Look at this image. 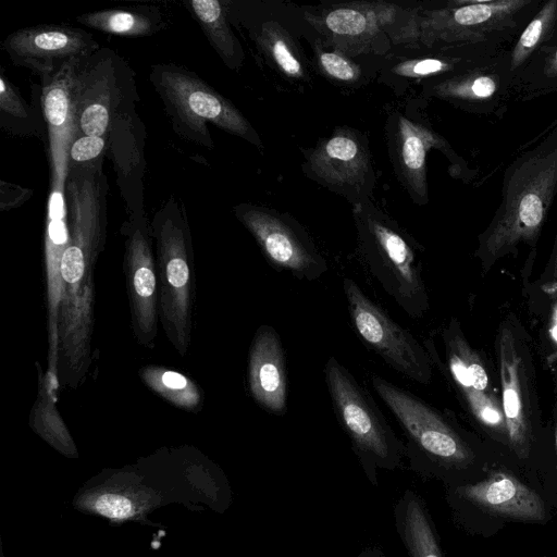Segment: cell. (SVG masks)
Returning a JSON list of instances; mask_svg holds the SVG:
<instances>
[{
	"mask_svg": "<svg viewBox=\"0 0 557 557\" xmlns=\"http://www.w3.org/2000/svg\"><path fill=\"white\" fill-rule=\"evenodd\" d=\"M504 171L500 203L478 237L486 273L519 245L534 247L557 195V117Z\"/></svg>",
	"mask_w": 557,
	"mask_h": 557,
	"instance_id": "6da1fadb",
	"label": "cell"
},
{
	"mask_svg": "<svg viewBox=\"0 0 557 557\" xmlns=\"http://www.w3.org/2000/svg\"><path fill=\"white\" fill-rule=\"evenodd\" d=\"M371 383L405 435V458L414 473L451 479L473 463V450L445 413L380 375Z\"/></svg>",
	"mask_w": 557,
	"mask_h": 557,
	"instance_id": "7a4b0ae2",
	"label": "cell"
},
{
	"mask_svg": "<svg viewBox=\"0 0 557 557\" xmlns=\"http://www.w3.org/2000/svg\"><path fill=\"white\" fill-rule=\"evenodd\" d=\"M323 375L337 422L367 479L376 487L379 471H393L400 466L405 458V443L372 395L336 357L327 358Z\"/></svg>",
	"mask_w": 557,
	"mask_h": 557,
	"instance_id": "3957f363",
	"label": "cell"
},
{
	"mask_svg": "<svg viewBox=\"0 0 557 557\" xmlns=\"http://www.w3.org/2000/svg\"><path fill=\"white\" fill-rule=\"evenodd\" d=\"M149 79L162 100L174 132L207 149L213 148L211 123L257 144L249 122L236 107L193 71L173 63L152 65Z\"/></svg>",
	"mask_w": 557,
	"mask_h": 557,
	"instance_id": "277c9868",
	"label": "cell"
},
{
	"mask_svg": "<svg viewBox=\"0 0 557 557\" xmlns=\"http://www.w3.org/2000/svg\"><path fill=\"white\" fill-rule=\"evenodd\" d=\"M71 91L76 136L107 137L139 101L131 64L107 47L74 66Z\"/></svg>",
	"mask_w": 557,
	"mask_h": 557,
	"instance_id": "5b68a950",
	"label": "cell"
},
{
	"mask_svg": "<svg viewBox=\"0 0 557 557\" xmlns=\"http://www.w3.org/2000/svg\"><path fill=\"white\" fill-rule=\"evenodd\" d=\"M357 224L359 250L370 274L407 315L424 317L429 295L413 242L376 214H360Z\"/></svg>",
	"mask_w": 557,
	"mask_h": 557,
	"instance_id": "8992f818",
	"label": "cell"
},
{
	"mask_svg": "<svg viewBox=\"0 0 557 557\" xmlns=\"http://www.w3.org/2000/svg\"><path fill=\"white\" fill-rule=\"evenodd\" d=\"M543 0H455L433 12L432 34L450 49L512 45Z\"/></svg>",
	"mask_w": 557,
	"mask_h": 557,
	"instance_id": "52a82bcc",
	"label": "cell"
},
{
	"mask_svg": "<svg viewBox=\"0 0 557 557\" xmlns=\"http://www.w3.org/2000/svg\"><path fill=\"white\" fill-rule=\"evenodd\" d=\"M343 290L351 327L363 345L400 375L418 384H430L432 362L424 345L370 299L354 280L345 277Z\"/></svg>",
	"mask_w": 557,
	"mask_h": 557,
	"instance_id": "ba28073f",
	"label": "cell"
},
{
	"mask_svg": "<svg viewBox=\"0 0 557 557\" xmlns=\"http://www.w3.org/2000/svg\"><path fill=\"white\" fill-rule=\"evenodd\" d=\"M2 48L13 65L46 78L82 62L100 46L90 33L82 28L41 24L9 34L2 41Z\"/></svg>",
	"mask_w": 557,
	"mask_h": 557,
	"instance_id": "9c48e42d",
	"label": "cell"
},
{
	"mask_svg": "<svg viewBox=\"0 0 557 557\" xmlns=\"http://www.w3.org/2000/svg\"><path fill=\"white\" fill-rule=\"evenodd\" d=\"M515 77L509 50L445 74L432 86L433 94L473 114L502 120L515 101Z\"/></svg>",
	"mask_w": 557,
	"mask_h": 557,
	"instance_id": "30bf717a",
	"label": "cell"
},
{
	"mask_svg": "<svg viewBox=\"0 0 557 557\" xmlns=\"http://www.w3.org/2000/svg\"><path fill=\"white\" fill-rule=\"evenodd\" d=\"M444 361L430 356L432 364L445 368L474 418L507 436L502 403L496 397L479 354L466 339L458 321L451 319L440 333Z\"/></svg>",
	"mask_w": 557,
	"mask_h": 557,
	"instance_id": "8fae6325",
	"label": "cell"
},
{
	"mask_svg": "<svg viewBox=\"0 0 557 557\" xmlns=\"http://www.w3.org/2000/svg\"><path fill=\"white\" fill-rule=\"evenodd\" d=\"M238 219L259 243L270 264L298 280L315 281L327 272V262L299 227L260 208L242 205Z\"/></svg>",
	"mask_w": 557,
	"mask_h": 557,
	"instance_id": "7c38bea8",
	"label": "cell"
},
{
	"mask_svg": "<svg viewBox=\"0 0 557 557\" xmlns=\"http://www.w3.org/2000/svg\"><path fill=\"white\" fill-rule=\"evenodd\" d=\"M525 352L513 326L507 322L502 324L497 338L502 407L507 438L519 458L528 457L533 432L531 371Z\"/></svg>",
	"mask_w": 557,
	"mask_h": 557,
	"instance_id": "4fadbf2b",
	"label": "cell"
},
{
	"mask_svg": "<svg viewBox=\"0 0 557 557\" xmlns=\"http://www.w3.org/2000/svg\"><path fill=\"white\" fill-rule=\"evenodd\" d=\"M146 128L137 111L119 119L110 128L107 156L110 158L122 199L131 220L144 216Z\"/></svg>",
	"mask_w": 557,
	"mask_h": 557,
	"instance_id": "5bb4252c",
	"label": "cell"
},
{
	"mask_svg": "<svg viewBox=\"0 0 557 557\" xmlns=\"http://www.w3.org/2000/svg\"><path fill=\"white\" fill-rule=\"evenodd\" d=\"M450 495L494 515L542 521L546 517L543 499L532 488L506 472H494L476 483L458 484Z\"/></svg>",
	"mask_w": 557,
	"mask_h": 557,
	"instance_id": "9a60e30c",
	"label": "cell"
},
{
	"mask_svg": "<svg viewBox=\"0 0 557 557\" xmlns=\"http://www.w3.org/2000/svg\"><path fill=\"white\" fill-rule=\"evenodd\" d=\"M250 389L256 401L272 414L287 410V371L284 346L276 330L263 325L256 334L249 367Z\"/></svg>",
	"mask_w": 557,
	"mask_h": 557,
	"instance_id": "2e32d148",
	"label": "cell"
},
{
	"mask_svg": "<svg viewBox=\"0 0 557 557\" xmlns=\"http://www.w3.org/2000/svg\"><path fill=\"white\" fill-rule=\"evenodd\" d=\"M398 154L399 164L406 182L418 196L426 197V152L432 149H441L456 166L465 170L471 176L475 171L469 170L468 164L455 153L447 141L432 129L416 124L406 117H399L398 122Z\"/></svg>",
	"mask_w": 557,
	"mask_h": 557,
	"instance_id": "e0dca14e",
	"label": "cell"
},
{
	"mask_svg": "<svg viewBox=\"0 0 557 557\" xmlns=\"http://www.w3.org/2000/svg\"><path fill=\"white\" fill-rule=\"evenodd\" d=\"M76 64L55 76L40 78L41 107L48 128L51 161L66 163L67 147L76 136L71 91L72 74Z\"/></svg>",
	"mask_w": 557,
	"mask_h": 557,
	"instance_id": "ac0fdd59",
	"label": "cell"
},
{
	"mask_svg": "<svg viewBox=\"0 0 557 557\" xmlns=\"http://www.w3.org/2000/svg\"><path fill=\"white\" fill-rule=\"evenodd\" d=\"M368 156L360 143L349 134H336L317 148L310 157L311 169L332 184L359 183L368 171Z\"/></svg>",
	"mask_w": 557,
	"mask_h": 557,
	"instance_id": "d6986e66",
	"label": "cell"
},
{
	"mask_svg": "<svg viewBox=\"0 0 557 557\" xmlns=\"http://www.w3.org/2000/svg\"><path fill=\"white\" fill-rule=\"evenodd\" d=\"M396 531L410 557H444L423 499L407 490L394 505Z\"/></svg>",
	"mask_w": 557,
	"mask_h": 557,
	"instance_id": "ffe728a7",
	"label": "cell"
},
{
	"mask_svg": "<svg viewBox=\"0 0 557 557\" xmlns=\"http://www.w3.org/2000/svg\"><path fill=\"white\" fill-rule=\"evenodd\" d=\"M76 21L101 33L131 38L152 36L165 28L163 14L152 5L99 10Z\"/></svg>",
	"mask_w": 557,
	"mask_h": 557,
	"instance_id": "44dd1931",
	"label": "cell"
},
{
	"mask_svg": "<svg viewBox=\"0 0 557 557\" xmlns=\"http://www.w3.org/2000/svg\"><path fill=\"white\" fill-rule=\"evenodd\" d=\"M35 87H33V103H27L20 89L4 75L3 71L1 72L0 126L4 132L13 136L37 137L41 140L48 135L41 95Z\"/></svg>",
	"mask_w": 557,
	"mask_h": 557,
	"instance_id": "7402d4cb",
	"label": "cell"
},
{
	"mask_svg": "<svg viewBox=\"0 0 557 557\" xmlns=\"http://www.w3.org/2000/svg\"><path fill=\"white\" fill-rule=\"evenodd\" d=\"M557 46V0H543L509 50L510 71L515 77L540 52Z\"/></svg>",
	"mask_w": 557,
	"mask_h": 557,
	"instance_id": "603a6c76",
	"label": "cell"
},
{
	"mask_svg": "<svg viewBox=\"0 0 557 557\" xmlns=\"http://www.w3.org/2000/svg\"><path fill=\"white\" fill-rule=\"evenodd\" d=\"M184 4L222 61L228 67L237 69L243 53L227 22L226 3L219 0H189Z\"/></svg>",
	"mask_w": 557,
	"mask_h": 557,
	"instance_id": "cb8c5ba5",
	"label": "cell"
},
{
	"mask_svg": "<svg viewBox=\"0 0 557 557\" xmlns=\"http://www.w3.org/2000/svg\"><path fill=\"white\" fill-rule=\"evenodd\" d=\"M557 92V46L540 51L516 79L515 101Z\"/></svg>",
	"mask_w": 557,
	"mask_h": 557,
	"instance_id": "d4e9b609",
	"label": "cell"
},
{
	"mask_svg": "<svg viewBox=\"0 0 557 557\" xmlns=\"http://www.w3.org/2000/svg\"><path fill=\"white\" fill-rule=\"evenodd\" d=\"M258 40L286 76L293 78H301L304 76V69L290 38L277 24H263Z\"/></svg>",
	"mask_w": 557,
	"mask_h": 557,
	"instance_id": "484cf974",
	"label": "cell"
},
{
	"mask_svg": "<svg viewBox=\"0 0 557 557\" xmlns=\"http://www.w3.org/2000/svg\"><path fill=\"white\" fill-rule=\"evenodd\" d=\"M325 24L337 35L357 36L369 30L374 25V18L359 9L339 8L326 15Z\"/></svg>",
	"mask_w": 557,
	"mask_h": 557,
	"instance_id": "4316f807",
	"label": "cell"
},
{
	"mask_svg": "<svg viewBox=\"0 0 557 557\" xmlns=\"http://www.w3.org/2000/svg\"><path fill=\"white\" fill-rule=\"evenodd\" d=\"M107 137L77 135L66 150V164H83L107 156Z\"/></svg>",
	"mask_w": 557,
	"mask_h": 557,
	"instance_id": "83f0119b",
	"label": "cell"
},
{
	"mask_svg": "<svg viewBox=\"0 0 557 557\" xmlns=\"http://www.w3.org/2000/svg\"><path fill=\"white\" fill-rule=\"evenodd\" d=\"M319 62L329 76L339 81L352 82L359 75V70L352 62L335 52L321 53Z\"/></svg>",
	"mask_w": 557,
	"mask_h": 557,
	"instance_id": "f1b7e54d",
	"label": "cell"
},
{
	"mask_svg": "<svg viewBox=\"0 0 557 557\" xmlns=\"http://www.w3.org/2000/svg\"><path fill=\"white\" fill-rule=\"evenodd\" d=\"M85 257L81 248L69 246L62 253L61 275L69 283L78 282L84 273Z\"/></svg>",
	"mask_w": 557,
	"mask_h": 557,
	"instance_id": "f546056e",
	"label": "cell"
},
{
	"mask_svg": "<svg viewBox=\"0 0 557 557\" xmlns=\"http://www.w3.org/2000/svg\"><path fill=\"white\" fill-rule=\"evenodd\" d=\"M0 195L1 209L4 210L5 208L23 205L32 197L33 189L1 180Z\"/></svg>",
	"mask_w": 557,
	"mask_h": 557,
	"instance_id": "4dcf8cb0",
	"label": "cell"
},
{
	"mask_svg": "<svg viewBox=\"0 0 557 557\" xmlns=\"http://www.w3.org/2000/svg\"><path fill=\"white\" fill-rule=\"evenodd\" d=\"M168 280L174 287H183L189 276L188 267L184 259L176 257L169 261L166 267Z\"/></svg>",
	"mask_w": 557,
	"mask_h": 557,
	"instance_id": "1f68e13d",
	"label": "cell"
},
{
	"mask_svg": "<svg viewBox=\"0 0 557 557\" xmlns=\"http://www.w3.org/2000/svg\"><path fill=\"white\" fill-rule=\"evenodd\" d=\"M134 286L139 296H150L156 286V278L152 271L147 267L139 268L134 275Z\"/></svg>",
	"mask_w": 557,
	"mask_h": 557,
	"instance_id": "d6a6232c",
	"label": "cell"
},
{
	"mask_svg": "<svg viewBox=\"0 0 557 557\" xmlns=\"http://www.w3.org/2000/svg\"><path fill=\"white\" fill-rule=\"evenodd\" d=\"M544 276L547 278L548 285L557 286V230L553 245V250L548 263L546 265Z\"/></svg>",
	"mask_w": 557,
	"mask_h": 557,
	"instance_id": "836d02e7",
	"label": "cell"
},
{
	"mask_svg": "<svg viewBox=\"0 0 557 557\" xmlns=\"http://www.w3.org/2000/svg\"><path fill=\"white\" fill-rule=\"evenodd\" d=\"M162 382L170 388L181 389L187 384L186 379L180 373L168 371L162 376Z\"/></svg>",
	"mask_w": 557,
	"mask_h": 557,
	"instance_id": "e575fe53",
	"label": "cell"
},
{
	"mask_svg": "<svg viewBox=\"0 0 557 557\" xmlns=\"http://www.w3.org/2000/svg\"><path fill=\"white\" fill-rule=\"evenodd\" d=\"M358 557H385L381 549L375 547H370L362 550Z\"/></svg>",
	"mask_w": 557,
	"mask_h": 557,
	"instance_id": "d590c367",
	"label": "cell"
},
{
	"mask_svg": "<svg viewBox=\"0 0 557 557\" xmlns=\"http://www.w3.org/2000/svg\"><path fill=\"white\" fill-rule=\"evenodd\" d=\"M555 444H556V449H557V425H556V429H555Z\"/></svg>",
	"mask_w": 557,
	"mask_h": 557,
	"instance_id": "8d00e7d4",
	"label": "cell"
}]
</instances>
